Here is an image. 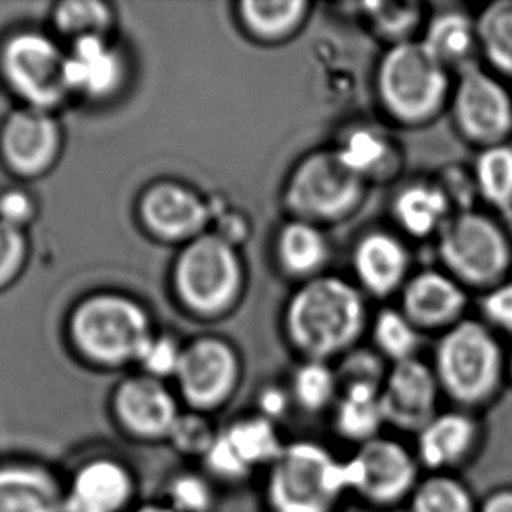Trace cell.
<instances>
[{
  "mask_svg": "<svg viewBox=\"0 0 512 512\" xmlns=\"http://www.w3.org/2000/svg\"><path fill=\"white\" fill-rule=\"evenodd\" d=\"M348 500L345 458L312 437L287 441L261 478L264 512H341Z\"/></svg>",
  "mask_w": 512,
  "mask_h": 512,
  "instance_id": "obj_1",
  "label": "cell"
},
{
  "mask_svg": "<svg viewBox=\"0 0 512 512\" xmlns=\"http://www.w3.org/2000/svg\"><path fill=\"white\" fill-rule=\"evenodd\" d=\"M364 326V301L341 278H315L299 289L287 310V331L310 360L343 352Z\"/></svg>",
  "mask_w": 512,
  "mask_h": 512,
  "instance_id": "obj_2",
  "label": "cell"
},
{
  "mask_svg": "<svg viewBox=\"0 0 512 512\" xmlns=\"http://www.w3.org/2000/svg\"><path fill=\"white\" fill-rule=\"evenodd\" d=\"M70 329L77 350L102 367L125 366L139 359L153 338L146 312L119 294L86 299L74 312Z\"/></svg>",
  "mask_w": 512,
  "mask_h": 512,
  "instance_id": "obj_3",
  "label": "cell"
},
{
  "mask_svg": "<svg viewBox=\"0 0 512 512\" xmlns=\"http://www.w3.org/2000/svg\"><path fill=\"white\" fill-rule=\"evenodd\" d=\"M285 443L277 423L257 413L238 416L219 427L214 444L198 465L221 488H236L263 478Z\"/></svg>",
  "mask_w": 512,
  "mask_h": 512,
  "instance_id": "obj_4",
  "label": "cell"
},
{
  "mask_svg": "<svg viewBox=\"0 0 512 512\" xmlns=\"http://www.w3.org/2000/svg\"><path fill=\"white\" fill-rule=\"evenodd\" d=\"M345 465L350 500L371 511L394 509L409 500L418 485L415 457L385 434L355 446Z\"/></svg>",
  "mask_w": 512,
  "mask_h": 512,
  "instance_id": "obj_5",
  "label": "cell"
},
{
  "mask_svg": "<svg viewBox=\"0 0 512 512\" xmlns=\"http://www.w3.org/2000/svg\"><path fill=\"white\" fill-rule=\"evenodd\" d=\"M175 287L194 312L226 310L242 287V266L226 238L205 235L189 243L175 264Z\"/></svg>",
  "mask_w": 512,
  "mask_h": 512,
  "instance_id": "obj_6",
  "label": "cell"
},
{
  "mask_svg": "<svg viewBox=\"0 0 512 512\" xmlns=\"http://www.w3.org/2000/svg\"><path fill=\"white\" fill-rule=\"evenodd\" d=\"M446 91L444 67L429 49L401 42L388 51L380 67V93L392 114L420 119L436 109Z\"/></svg>",
  "mask_w": 512,
  "mask_h": 512,
  "instance_id": "obj_7",
  "label": "cell"
},
{
  "mask_svg": "<svg viewBox=\"0 0 512 512\" xmlns=\"http://www.w3.org/2000/svg\"><path fill=\"white\" fill-rule=\"evenodd\" d=\"M63 495L65 512H130L139 504V478L125 458L95 451L63 472Z\"/></svg>",
  "mask_w": 512,
  "mask_h": 512,
  "instance_id": "obj_8",
  "label": "cell"
},
{
  "mask_svg": "<svg viewBox=\"0 0 512 512\" xmlns=\"http://www.w3.org/2000/svg\"><path fill=\"white\" fill-rule=\"evenodd\" d=\"M364 191V177L346 167L336 153L306 158L292 173L285 200L303 219H336L350 212Z\"/></svg>",
  "mask_w": 512,
  "mask_h": 512,
  "instance_id": "obj_9",
  "label": "cell"
},
{
  "mask_svg": "<svg viewBox=\"0 0 512 512\" xmlns=\"http://www.w3.org/2000/svg\"><path fill=\"white\" fill-rule=\"evenodd\" d=\"M109 411L121 436L146 446L167 443L182 413L179 395L165 381L144 373L119 381L112 390Z\"/></svg>",
  "mask_w": 512,
  "mask_h": 512,
  "instance_id": "obj_10",
  "label": "cell"
},
{
  "mask_svg": "<svg viewBox=\"0 0 512 512\" xmlns=\"http://www.w3.org/2000/svg\"><path fill=\"white\" fill-rule=\"evenodd\" d=\"M175 383L186 409L212 415L235 395L240 360L226 341L201 338L182 350Z\"/></svg>",
  "mask_w": 512,
  "mask_h": 512,
  "instance_id": "obj_11",
  "label": "cell"
},
{
  "mask_svg": "<svg viewBox=\"0 0 512 512\" xmlns=\"http://www.w3.org/2000/svg\"><path fill=\"white\" fill-rule=\"evenodd\" d=\"M499 352L490 334L478 324L455 327L437 350V374L460 399H478L492 388Z\"/></svg>",
  "mask_w": 512,
  "mask_h": 512,
  "instance_id": "obj_12",
  "label": "cell"
},
{
  "mask_svg": "<svg viewBox=\"0 0 512 512\" xmlns=\"http://www.w3.org/2000/svg\"><path fill=\"white\" fill-rule=\"evenodd\" d=\"M65 58L46 37L21 34L7 44L2 63L14 88L42 109L60 102L69 91Z\"/></svg>",
  "mask_w": 512,
  "mask_h": 512,
  "instance_id": "obj_13",
  "label": "cell"
},
{
  "mask_svg": "<svg viewBox=\"0 0 512 512\" xmlns=\"http://www.w3.org/2000/svg\"><path fill=\"white\" fill-rule=\"evenodd\" d=\"M441 254L451 270L472 282L497 277L507 264L504 238L492 222L474 214L458 215L444 226Z\"/></svg>",
  "mask_w": 512,
  "mask_h": 512,
  "instance_id": "obj_14",
  "label": "cell"
},
{
  "mask_svg": "<svg viewBox=\"0 0 512 512\" xmlns=\"http://www.w3.org/2000/svg\"><path fill=\"white\" fill-rule=\"evenodd\" d=\"M0 512H65L63 472L37 458H2Z\"/></svg>",
  "mask_w": 512,
  "mask_h": 512,
  "instance_id": "obj_15",
  "label": "cell"
},
{
  "mask_svg": "<svg viewBox=\"0 0 512 512\" xmlns=\"http://www.w3.org/2000/svg\"><path fill=\"white\" fill-rule=\"evenodd\" d=\"M436 378L415 359L397 362L385 376L381 404L387 425L401 430H420L434 418Z\"/></svg>",
  "mask_w": 512,
  "mask_h": 512,
  "instance_id": "obj_16",
  "label": "cell"
},
{
  "mask_svg": "<svg viewBox=\"0 0 512 512\" xmlns=\"http://www.w3.org/2000/svg\"><path fill=\"white\" fill-rule=\"evenodd\" d=\"M208 207L198 194L175 182H160L140 200V217L161 240H184L200 233L208 221Z\"/></svg>",
  "mask_w": 512,
  "mask_h": 512,
  "instance_id": "obj_17",
  "label": "cell"
},
{
  "mask_svg": "<svg viewBox=\"0 0 512 512\" xmlns=\"http://www.w3.org/2000/svg\"><path fill=\"white\" fill-rule=\"evenodd\" d=\"M455 107L460 125L474 139H500L511 126L512 109L506 91L479 70L465 72Z\"/></svg>",
  "mask_w": 512,
  "mask_h": 512,
  "instance_id": "obj_18",
  "label": "cell"
},
{
  "mask_svg": "<svg viewBox=\"0 0 512 512\" xmlns=\"http://www.w3.org/2000/svg\"><path fill=\"white\" fill-rule=\"evenodd\" d=\"M58 128L42 112H18L4 130L2 147L11 167L21 173L41 172L55 160Z\"/></svg>",
  "mask_w": 512,
  "mask_h": 512,
  "instance_id": "obj_19",
  "label": "cell"
},
{
  "mask_svg": "<svg viewBox=\"0 0 512 512\" xmlns=\"http://www.w3.org/2000/svg\"><path fill=\"white\" fill-rule=\"evenodd\" d=\"M123 74L116 51L107 48L102 35L77 37L72 55L65 58V81L69 90H79L91 97L109 95Z\"/></svg>",
  "mask_w": 512,
  "mask_h": 512,
  "instance_id": "obj_20",
  "label": "cell"
},
{
  "mask_svg": "<svg viewBox=\"0 0 512 512\" xmlns=\"http://www.w3.org/2000/svg\"><path fill=\"white\" fill-rule=\"evenodd\" d=\"M331 420L334 434L353 448L381 436V429L387 425L381 388L369 385L341 388L338 401L331 409Z\"/></svg>",
  "mask_w": 512,
  "mask_h": 512,
  "instance_id": "obj_21",
  "label": "cell"
},
{
  "mask_svg": "<svg viewBox=\"0 0 512 512\" xmlns=\"http://www.w3.org/2000/svg\"><path fill=\"white\" fill-rule=\"evenodd\" d=\"M355 271L366 289L385 296L401 284L408 268V256L392 236L374 233L362 238L355 250Z\"/></svg>",
  "mask_w": 512,
  "mask_h": 512,
  "instance_id": "obj_22",
  "label": "cell"
},
{
  "mask_svg": "<svg viewBox=\"0 0 512 512\" xmlns=\"http://www.w3.org/2000/svg\"><path fill=\"white\" fill-rule=\"evenodd\" d=\"M464 305V294L451 280L437 273L413 278L404 292V308L409 320L439 324L451 319Z\"/></svg>",
  "mask_w": 512,
  "mask_h": 512,
  "instance_id": "obj_23",
  "label": "cell"
},
{
  "mask_svg": "<svg viewBox=\"0 0 512 512\" xmlns=\"http://www.w3.org/2000/svg\"><path fill=\"white\" fill-rule=\"evenodd\" d=\"M472 425L460 415L434 416L418 430L416 455L423 465L439 469L457 462L471 443Z\"/></svg>",
  "mask_w": 512,
  "mask_h": 512,
  "instance_id": "obj_24",
  "label": "cell"
},
{
  "mask_svg": "<svg viewBox=\"0 0 512 512\" xmlns=\"http://www.w3.org/2000/svg\"><path fill=\"white\" fill-rule=\"evenodd\" d=\"M221 486L198 467H182L168 474L161 499L175 512H217Z\"/></svg>",
  "mask_w": 512,
  "mask_h": 512,
  "instance_id": "obj_25",
  "label": "cell"
},
{
  "mask_svg": "<svg viewBox=\"0 0 512 512\" xmlns=\"http://www.w3.org/2000/svg\"><path fill=\"white\" fill-rule=\"evenodd\" d=\"M338 374L324 360H308L292 374L291 394L294 408L308 415L331 411L340 395Z\"/></svg>",
  "mask_w": 512,
  "mask_h": 512,
  "instance_id": "obj_26",
  "label": "cell"
},
{
  "mask_svg": "<svg viewBox=\"0 0 512 512\" xmlns=\"http://www.w3.org/2000/svg\"><path fill=\"white\" fill-rule=\"evenodd\" d=\"M278 257L289 273L305 277L326 261V238L310 222H291L278 238Z\"/></svg>",
  "mask_w": 512,
  "mask_h": 512,
  "instance_id": "obj_27",
  "label": "cell"
},
{
  "mask_svg": "<svg viewBox=\"0 0 512 512\" xmlns=\"http://www.w3.org/2000/svg\"><path fill=\"white\" fill-rule=\"evenodd\" d=\"M448 198L436 187L413 186L395 200V217L411 235H429L443 221Z\"/></svg>",
  "mask_w": 512,
  "mask_h": 512,
  "instance_id": "obj_28",
  "label": "cell"
},
{
  "mask_svg": "<svg viewBox=\"0 0 512 512\" xmlns=\"http://www.w3.org/2000/svg\"><path fill=\"white\" fill-rule=\"evenodd\" d=\"M306 2L301 0H249L243 2L242 20L247 27L264 39H277L298 27L305 16Z\"/></svg>",
  "mask_w": 512,
  "mask_h": 512,
  "instance_id": "obj_29",
  "label": "cell"
},
{
  "mask_svg": "<svg viewBox=\"0 0 512 512\" xmlns=\"http://www.w3.org/2000/svg\"><path fill=\"white\" fill-rule=\"evenodd\" d=\"M423 46L441 65L462 62L472 46V27L462 14L448 13L432 21Z\"/></svg>",
  "mask_w": 512,
  "mask_h": 512,
  "instance_id": "obj_30",
  "label": "cell"
},
{
  "mask_svg": "<svg viewBox=\"0 0 512 512\" xmlns=\"http://www.w3.org/2000/svg\"><path fill=\"white\" fill-rule=\"evenodd\" d=\"M217 432L219 427L210 420V415L193 409H182L165 444L180 457L200 464L201 458L207 455L210 446L214 444Z\"/></svg>",
  "mask_w": 512,
  "mask_h": 512,
  "instance_id": "obj_31",
  "label": "cell"
},
{
  "mask_svg": "<svg viewBox=\"0 0 512 512\" xmlns=\"http://www.w3.org/2000/svg\"><path fill=\"white\" fill-rule=\"evenodd\" d=\"M464 488L448 478L425 479L409 497L411 512H469Z\"/></svg>",
  "mask_w": 512,
  "mask_h": 512,
  "instance_id": "obj_32",
  "label": "cell"
},
{
  "mask_svg": "<svg viewBox=\"0 0 512 512\" xmlns=\"http://www.w3.org/2000/svg\"><path fill=\"white\" fill-rule=\"evenodd\" d=\"M481 39L497 67L512 74V4L493 6L481 21Z\"/></svg>",
  "mask_w": 512,
  "mask_h": 512,
  "instance_id": "obj_33",
  "label": "cell"
},
{
  "mask_svg": "<svg viewBox=\"0 0 512 512\" xmlns=\"http://www.w3.org/2000/svg\"><path fill=\"white\" fill-rule=\"evenodd\" d=\"M336 154L346 167L364 177L366 173L378 170L387 160L388 146L380 133L355 130L346 137Z\"/></svg>",
  "mask_w": 512,
  "mask_h": 512,
  "instance_id": "obj_34",
  "label": "cell"
},
{
  "mask_svg": "<svg viewBox=\"0 0 512 512\" xmlns=\"http://www.w3.org/2000/svg\"><path fill=\"white\" fill-rule=\"evenodd\" d=\"M374 341L381 352L395 360V364H397L402 360L413 359L411 355L415 352L418 336H416L415 329L411 326V320L408 317L387 310L376 319Z\"/></svg>",
  "mask_w": 512,
  "mask_h": 512,
  "instance_id": "obj_35",
  "label": "cell"
},
{
  "mask_svg": "<svg viewBox=\"0 0 512 512\" xmlns=\"http://www.w3.org/2000/svg\"><path fill=\"white\" fill-rule=\"evenodd\" d=\"M55 20L63 32L84 37V35H102V32L111 25L112 16L109 7L102 2L76 0V2H65L58 7Z\"/></svg>",
  "mask_w": 512,
  "mask_h": 512,
  "instance_id": "obj_36",
  "label": "cell"
},
{
  "mask_svg": "<svg viewBox=\"0 0 512 512\" xmlns=\"http://www.w3.org/2000/svg\"><path fill=\"white\" fill-rule=\"evenodd\" d=\"M478 182L486 198L506 203L512 196V151L493 147L478 161Z\"/></svg>",
  "mask_w": 512,
  "mask_h": 512,
  "instance_id": "obj_37",
  "label": "cell"
},
{
  "mask_svg": "<svg viewBox=\"0 0 512 512\" xmlns=\"http://www.w3.org/2000/svg\"><path fill=\"white\" fill-rule=\"evenodd\" d=\"M182 350L170 338H151L144 346L137 362L144 369V374L153 376L156 380L165 381L175 378L179 369Z\"/></svg>",
  "mask_w": 512,
  "mask_h": 512,
  "instance_id": "obj_38",
  "label": "cell"
},
{
  "mask_svg": "<svg viewBox=\"0 0 512 512\" xmlns=\"http://www.w3.org/2000/svg\"><path fill=\"white\" fill-rule=\"evenodd\" d=\"M366 9L378 30L387 35L404 34L411 30L418 20V7L415 4L371 2L367 4Z\"/></svg>",
  "mask_w": 512,
  "mask_h": 512,
  "instance_id": "obj_39",
  "label": "cell"
},
{
  "mask_svg": "<svg viewBox=\"0 0 512 512\" xmlns=\"http://www.w3.org/2000/svg\"><path fill=\"white\" fill-rule=\"evenodd\" d=\"M340 388L352 387V385H369V387H383V371L380 360L373 353L357 352L348 355L343 362L340 371H336Z\"/></svg>",
  "mask_w": 512,
  "mask_h": 512,
  "instance_id": "obj_40",
  "label": "cell"
},
{
  "mask_svg": "<svg viewBox=\"0 0 512 512\" xmlns=\"http://www.w3.org/2000/svg\"><path fill=\"white\" fill-rule=\"evenodd\" d=\"M25 242L13 224L0 221V285L13 277L23 257Z\"/></svg>",
  "mask_w": 512,
  "mask_h": 512,
  "instance_id": "obj_41",
  "label": "cell"
},
{
  "mask_svg": "<svg viewBox=\"0 0 512 512\" xmlns=\"http://www.w3.org/2000/svg\"><path fill=\"white\" fill-rule=\"evenodd\" d=\"M291 408H294L291 394L284 388L266 387L257 397V415H261L277 425L284 422Z\"/></svg>",
  "mask_w": 512,
  "mask_h": 512,
  "instance_id": "obj_42",
  "label": "cell"
},
{
  "mask_svg": "<svg viewBox=\"0 0 512 512\" xmlns=\"http://www.w3.org/2000/svg\"><path fill=\"white\" fill-rule=\"evenodd\" d=\"M485 312L493 322L512 329V284L502 285L485 299Z\"/></svg>",
  "mask_w": 512,
  "mask_h": 512,
  "instance_id": "obj_43",
  "label": "cell"
},
{
  "mask_svg": "<svg viewBox=\"0 0 512 512\" xmlns=\"http://www.w3.org/2000/svg\"><path fill=\"white\" fill-rule=\"evenodd\" d=\"M32 212V203L27 194L23 193H7L0 200V221L7 224H20V222L28 219V215Z\"/></svg>",
  "mask_w": 512,
  "mask_h": 512,
  "instance_id": "obj_44",
  "label": "cell"
},
{
  "mask_svg": "<svg viewBox=\"0 0 512 512\" xmlns=\"http://www.w3.org/2000/svg\"><path fill=\"white\" fill-rule=\"evenodd\" d=\"M483 512H512V493H500L493 497Z\"/></svg>",
  "mask_w": 512,
  "mask_h": 512,
  "instance_id": "obj_45",
  "label": "cell"
},
{
  "mask_svg": "<svg viewBox=\"0 0 512 512\" xmlns=\"http://www.w3.org/2000/svg\"><path fill=\"white\" fill-rule=\"evenodd\" d=\"M130 512H175L163 500H144L133 507Z\"/></svg>",
  "mask_w": 512,
  "mask_h": 512,
  "instance_id": "obj_46",
  "label": "cell"
}]
</instances>
